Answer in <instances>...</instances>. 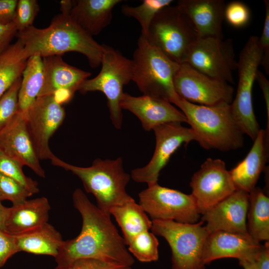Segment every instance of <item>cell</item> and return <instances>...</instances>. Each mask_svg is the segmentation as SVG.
Instances as JSON below:
<instances>
[{
    "instance_id": "obj_1",
    "label": "cell",
    "mask_w": 269,
    "mask_h": 269,
    "mask_svg": "<svg viewBox=\"0 0 269 269\" xmlns=\"http://www.w3.org/2000/svg\"><path fill=\"white\" fill-rule=\"evenodd\" d=\"M73 203L82 217V226L75 238L63 242L55 258L57 265L81 258H93L131 267L134 259L111 219V215L93 204L80 189L73 193Z\"/></svg>"
},
{
    "instance_id": "obj_2",
    "label": "cell",
    "mask_w": 269,
    "mask_h": 269,
    "mask_svg": "<svg viewBox=\"0 0 269 269\" xmlns=\"http://www.w3.org/2000/svg\"><path fill=\"white\" fill-rule=\"evenodd\" d=\"M16 36L23 45L24 59L34 55L44 57L76 52L86 57L91 67L101 65L103 44L95 40L71 18L69 13L57 14L46 28L32 25L17 32Z\"/></svg>"
},
{
    "instance_id": "obj_3",
    "label": "cell",
    "mask_w": 269,
    "mask_h": 269,
    "mask_svg": "<svg viewBox=\"0 0 269 269\" xmlns=\"http://www.w3.org/2000/svg\"><path fill=\"white\" fill-rule=\"evenodd\" d=\"M230 104L204 106L180 97L174 104L186 117L200 146L225 151L241 148L244 143V134L233 117Z\"/></svg>"
},
{
    "instance_id": "obj_4",
    "label": "cell",
    "mask_w": 269,
    "mask_h": 269,
    "mask_svg": "<svg viewBox=\"0 0 269 269\" xmlns=\"http://www.w3.org/2000/svg\"><path fill=\"white\" fill-rule=\"evenodd\" d=\"M53 165L71 171L81 180L85 191L96 198L97 207L110 215V210L132 198L126 191L131 176L123 167L121 157L115 159H96L89 167H80L65 162L55 156Z\"/></svg>"
},
{
    "instance_id": "obj_5",
    "label": "cell",
    "mask_w": 269,
    "mask_h": 269,
    "mask_svg": "<svg viewBox=\"0 0 269 269\" xmlns=\"http://www.w3.org/2000/svg\"><path fill=\"white\" fill-rule=\"evenodd\" d=\"M132 60V81L143 95L175 104L179 98L173 79L179 64L168 58L140 35Z\"/></svg>"
},
{
    "instance_id": "obj_6",
    "label": "cell",
    "mask_w": 269,
    "mask_h": 269,
    "mask_svg": "<svg viewBox=\"0 0 269 269\" xmlns=\"http://www.w3.org/2000/svg\"><path fill=\"white\" fill-rule=\"evenodd\" d=\"M101 69L94 78L87 79L79 86L81 94L100 91L106 96L110 119L117 129L123 123L120 102L124 93L123 88L132 80L133 62L119 50L103 44Z\"/></svg>"
},
{
    "instance_id": "obj_7",
    "label": "cell",
    "mask_w": 269,
    "mask_h": 269,
    "mask_svg": "<svg viewBox=\"0 0 269 269\" xmlns=\"http://www.w3.org/2000/svg\"><path fill=\"white\" fill-rule=\"evenodd\" d=\"M146 38L168 58L180 64L199 36L178 6L169 5L156 14Z\"/></svg>"
},
{
    "instance_id": "obj_8",
    "label": "cell",
    "mask_w": 269,
    "mask_h": 269,
    "mask_svg": "<svg viewBox=\"0 0 269 269\" xmlns=\"http://www.w3.org/2000/svg\"><path fill=\"white\" fill-rule=\"evenodd\" d=\"M203 223L152 220L151 232L164 238L171 249V269H205L203 251L209 234Z\"/></svg>"
},
{
    "instance_id": "obj_9",
    "label": "cell",
    "mask_w": 269,
    "mask_h": 269,
    "mask_svg": "<svg viewBox=\"0 0 269 269\" xmlns=\"http://www.w3.org/2000/svg\"><path fill=\"white\" fill-rule=\"evenodd\" d=\"M258 38L256 36H250L240 52L237 61L238 88L235 98L230 104L234 120L243 133L253 141L261 130L252 101L253 87L262 58Z\"/></svg>"
},
{
    "instance_id": "obj_10",
    "label": "cell",
    "mask_w": 269,
    "mask_h": 269,
    "mask_svg": "<svg viewBox=\"0 0 269 269\" xmlns=\"http://www.w3.org/2000/svg\"><path fill=\"white\" fill-rule=\"evenodd\" d=\"M139 204L153 220L193 224L200 217L192 194L159 185L148 186L138 194Z\"/></svg>"
},
{
    "instance_id": "obj_11",
    "label": "cell",
    "mask_w": 269,
    "mask_h": 269,
    "mask_svg": "<svg viewBox=\"0 0 269 269\" xmlns=\"http://www.w3.org/2000/svg\"><path fill=\"white\" fill-rule=\"evenodd\" d=\"M184 63L211 78L234 83L233 74L238 62L231 39L199 37Z\"/></svg>"
},
{
    "instance_id": "obj_12",
    "label": "cell",
    "mask_w": 269,
    "mask_h": 269,
    "mask_svg": "<svg viewBox=\"0 0 269 269\" xmlns=\"http://www.w3.org/2000/svg\"><path fill=\"white\" fill-rule=\"evenodd\" d=\"M152 130L156 144L151 159L145 166L132 170L130 175L134 181L146 183L147 186L157 183L160 172L179 147L192 140L198 141L192 129L183 127L179 122L163 124Z\"/></svg>"
},
{
    "instance_id": "obj_13",
    "label": "cell",
    "mask_w": 269,
    "mask_h": 269,
    "mask_svg": "<svg viewBox=\"0 0 269 269\" xmlns=\"http://www.w3.org/2000/svg\"><path fill=\"white\" fill-rule=\"evenodd\" d=\"M26 127L39 159L52 160L56 156L49 139L62 124L65 111L54 95L38 97L23 112Z\"/></svg>"
},
{
    "instance_id": "obj_14",
    "label": "cell",
    "mask_w": 269,
    "mask_h": 269,
    "mask_svg": "<svg viewBox=\"0 0 269 269\" xmlns=\"http://www.w3.org/2000/svg\"><path fill=\"white\" fill-rule=\"evenodd\" d=\"M176 94L193 104L212 106L231 104L234 89L228 83L211 78L186 63L179 65L173 79Z\"/></svg>"
},
{
    "instance_id": "obj_15",
    "label": "cell",
    "mask_w": 269,
    "mask_h": 269,
    "mask_svg": "<svg viewBox=\"0 0 269 269\" xmlns=\"http://www.w3.org/2000/svg\"><path fill=\"white\" fill-rule=\"evenodd\" d=\"M190 186L201 215L236 190L224 161L211 158L193 175Z\"/></svg>"
},
{
    "instance_id": "obj_16",
    "label": "cell",
    "mask_w": 269,
    "mask_h": 269,
    "mask_svg": "<svg viewBox=\"0 0 269 269\" xmlns=\"http://www.w3.org/2000/svg\"><path fill=\"white\" fill-rule=\"evenodd\" d=\"M42 58L43 82L38 97L52 95L61 104L67 103L72 99L80 84L91 75L90 72L65 62L62 55Z\"/></svg>"
},
{
    "instance_id": "obj_17",
    "label": "cell",
    "mask_w": 269,
    "mask_h": 269,
    "mask_svg": "<svg viewBox=\"0 0 269 269\" xmlns=\"http://www.w3.org/2000/svg\"><path fill=\"white\" fill-rule=\"evenodd\" d=\"M249 193L236 190L202 215L209 234L218 231L248 234L247 216Z\"/></svg>"
},
{
    "instance_id": "obj_18",
    "label": "cell",
    "mask_w": 269,
    "mask_h": 269,
    "mask_svg": "<svg viewBox=\"0 0 269 269\" xmlns=\"http://www.w3.org/2000/svg\"><path fill=\"white\" fill-rule=\"evenodd\" d=\"M0 149L22 167L27 166L38 176L45 177L28 131L23 112L18 110L0 131Z\"/></svg>"
},
{
    "instance_id": "obj_19",
    "label": "cell",
    "mask_w": 269,
    "mask_h": 269,
    "mask_svg": "<svg viewBox=\"0 0 269 269\" xmlns=\"http://www.w3.org/2000/svg\"><path fill=\"white\" fill-rule=\"evenodd\" d=\"M262 247L249 234L218 231L210 233L205 241L203 261L205 265L222 258L253 261Z\"/></svg>"
},
{
    "instance_id": "obj_20",
    "label": "cell",
    "mask_w": 269,
    "mask_h": 269,
    "mask_svg": "<svg viewBox=\"0 0 269 269\" xmlns=\"http://www.w3.org/2000/svg\"><path fill=\"white\" fill-rule=\"evenodd\" d=\"M120 106L122 109L129 111L135 115L146 131L167 123H187L183 113L163 99L144 95L133 96L124 92Z\"/></svg>"
},
{
    "instance_id": "obj_21",
    "label": "cell",
    "mask_w": 269,
    "mask_h": 269,
    "mask_svg": "<svg viewBox=\"0 0 269 269\" xmlns=\"http://www.w3.org/2000/svg\"><path fill=\"white\" fill-rule=\"evenodd\" d=\"M177 5L190 20L199 37L224 38V0H179Z\"/></svg>"
},
{
    "instance_id": "obj_22",
    "label": "cell",
    "mask_w": 269,
    "mask_h": 269,
    "mask_svg": "<svg viewBox=\"0 0 269 269\" xmlns=\"http://www.w3.org/2000/svg\"><path fill=\"white\" fill-rule=\"evenodd\" d=\"M245 158L229 171L236 190L249 193L256 187L269 159V138L261 129Z\"/></svg>"
},
{
    "instance_id": "obj_23",
    "label": "cell",
    "mask_w": 269,
    "mask_h": 269,
    "mask_svg": "<svg viewBox=\"0 0 269 269\" xmlns=\"http://www.w3.org/2000/svg\"><path fill=\"white\" fill-rule=\"evenodd\" d=\"M50 205L44 197L27 200L8 207L2 230L16 236L38 228L48 223Z\"/></svg>"
},
{
    "instance_id": "obj_24",
    "label": "cell",
    "mask_w": 269,
    "mask_h": 269,
    "mask_svg": "<svg viewBox=\"0 0 269 269\" xmlns=\"http://www.w3.org/2000/svg\"><path fill=\"white\" fill-rule=\"evenodd\" d=\"M73 2L69 15L92 36L97 35L112 21L113 8L121 0H78Z\"/></svg>"
},
{
    "instance_id": "obj_25",
    "label": "cell",
    "mask_w": 269,
    "mask_h": 269,
    "mask_svg": "<svg viewBox=\"0 0 269 269\" xmlns=\"http://www.w3.org/2000/svg\"><path fill=\"white\" fill-rule=\"evenodd\" d=\"M19 252L56 258L64 241L61 234L51 224L43 225L14 236Z\"/></svg>"
},
{
    "instance_id": "obj_26",
    "label": "cell",
    "mask_w": 269,
    "mask_h": 269,
    "mask_svg": "<svg viewBox=\"0 0 269 269\" xmlns=\"http://www.w3.org/2000/svg\"><path fill=\"white\" fill-rule=\"evenodd\" d=\"M110 214L115 218L121 228L126 245L137 234L149 231L152 226V220L133 198L113 207Z\"/></svg>"
},
{
    "instance_id": "obj_27",
    "label": "cell",
    "mask_w": 269,
    "mask_h": 269,
    "mask_svg": "<svg viewBox=\"0 0 269 269\" xmlns=\"http://www.w3.org/2000/svg\"><path fill=\"white\" fill-rule=\"evenodd\" d=\"M247 227L249 235L260 242L269 240V198L255 187L249 193Z\"/></svg>"
},
{
    "instance_id": "obj_28",
    "label": "cell",
    "mask_w": 269,
    "mask_h": 269,
    "mask_svg": "<svg viewBox=\"0 0 269 269\" xmlns=\"http://www.w3.org/2000/svg\"><path fill=\"white\" fill-rule=\"evenodd\" d=\"M43 82L42 58L34 55L27 59L18 95V110L25 112L37 98Z\"/></svg>"
},
{
    "instance_id": "obj_29",
    "label": "cell",
    "mask_w": 269,
    "mask_h": 269,
    "mask_svg": "<svg viewBox=\"0 0 269 269\" xmlns=\"http://www.w3.org/2000/svg\"><path fill=\"white\" fill-rule=\"evenodd\" d=\"M22 49L17 39L0 55V98L21 77L27 62L22 56Z\"/></svg>"
},
{
    "instance_id": "obj_30",
    "label": "cell",
    "mask_w": 269,
    "mask_h": 269,
    "mask_svg": "<svg viewBox=\"0 0 269 269\" xmlns=\"http://www.w3.org/2000/svg\"><path fill=\"white\" fill-rule=\"evenodd\" d=\"M171 0H144L139 5H123L121 11L126 16L133 17L139 23L141 35L146 37L149 26L156 14L162 8L170 5Z\"/></svg>"
},
{
    "instance_id": "obj_31",
    "label": "cell",
    "mask_w": 269,
    "mask_h": 269,
    "mask_svg": "<svg viewBox=\"0 0 269 269\" xmlns=\"http://www.w3.org/2000/svg\"><path fill=\"white\" fill-rule=\"evenodd\" d=\"M158 245L159 242L155 235L149 231L137 234L127 245L130 253L142 263L158 260Z\"/></svg>"
},
{
    "instance_id": "obj_32",
    "label": "cell",
    "mask_w": 269,
    "mask_h": 269,
    "mask_svg": "<svg viewBox=\"0 0 269 269\" xmlns=\"http://www.w3.org/2000/svg\"><path fill=\"white\" fill-rule=\"evenodd\" d=\"M0 173L18 181L33 194L39 191L37 181L26 176L23 172L22 166L0 149Z\"/></svg>"
},
{
    "instance_id": "obj_33",
    "label": "cell",
    "mask_w": 269,
    "mask_h": 269,
    "mask_svg": "<svg viewBox=\"0 0 269 269\" xmlns=\"http://www.w3.org/2000/svg\"><path fill=\"white\" fill-rule=\"evenodd\" d=\"M21 77L18 79L0 98V131L18 111V95Z\"/></svg>"
},
{
    "instance_id": "obj_34",
    "label": "cell",
    "mask_w": 269,
    "mask_h": 269,
    "mask_svg": "<svg viewBox=\"0 0 269 269\" xmlns=\"http://www.w3.org/2000/svg\"><path fill=\"white\" fill-rule=\"evenodd\" d=\"M33 194L15 180L0 173V201L9 200L12 205L21 204Z\"/></svg>"
},
{
    "instance_id": "obj_35",
    "label": "cell",
    "mask_w": 269,
    "mask_h": 269,
    "mask_svg": "<svg viewBox=\"0 0 269 269\" xmlns=\"http://www.w3.org/2000/svg\"><path fill=\"white\" fill-rule=\"evenodd\" d=\"M39 5L36 0H18L13 22L17 32L21 31L33 25L39 10Z\"/></svg>"
},
{
    "instance_id": "obj_36",
    "label": "cell",
    "mask_w": 269,
    "mask_h": 269,
    "mask_svg": "<svg viewBox=\"0 0 269 269\" xmlns=\"http://www.w3.org/2000/svg\"><path fill=\"white\" fill-rule=\"evenodd\" d=\"M224 17L228 22L235 27L246 25L250 18V11L244 3L234 1L225 7Z\"/></svg>"
},
{
    "instance_id": "obj_37",
    "label": "cell",
    "mask_w": 269,
    "mask_h": 269,
    "mask_svg": "<svg viewBox=\"0 0 269 269\" xmlns=\"http://www.w3.org/2000/svg\"><path fill=\"white\" fill-rule=\"evenodd\" d=\"M54 269H132L130 267L118 265L93 258H81L68 264L57 265Z\"/></svg>"
},
{
    "instance_id": "obj_38",
    "label": "cell",
    "mask_w": 269,
    "mask_h": 269,
    "mask_svg": "<svg viewBox=\"0 0 269 269\" xmlns=\"http://www.w3.org/2000/svg\"><path fill=\"white\" fill-rule=\"evenodd\" d=\"M265 18L264 27L260 38H258L259 47L262 52L261 65L266 73L269 74V1L264 0Z\"/></svg>"
},
{
    "instance_id": "obj_39",
    "label": "cell",
    "mask_w": 269,
    "mask_h": 269,
    "mask_svg": "<svg viewBox=\"0 0 269 269\" xmlns=\"http://www.w3.org/2000/svg\"><path fill=\"white\" fill-rule=\"evenodd\" d=\"M18 252L14 236L0 229V268Z\"/></svg>"
},
{
    "instance_id": "obj_40",
    "label": "cell",
    "mask_w": 269,
    "mask_h": 269,
    "mask_svg": "<svg viewBox=\"0 0 269 269\" xmlns=\"http://www.w3.org/2000/svg\"><path fill=\"white\" fill-rule=\"evenodd\" d=\"M17 30L13 22L0 24V55L10 45V42L16 35Z\"/></svg>"
},
{
    "instance_id": "obj_41",
    "label": "cell",
    "mask_w": 269,
    "mask_h": 269,
    "mask_svg": "<svg viewBox=\"0 0 269 269\" xmlns=\"http://www.w3.org/2000/svg\"><path fill=\"white\" fill-rule=\"evenodd\" d=\"M17 0H0V24L13 21Z\"/></svg>"
},
{
    "instance_id": "obj_42",
    "label": "cell",
    "mask_w": 269,
    "mask_h": 269,
    "mask_svg": "<svg viewBox=\"0 0 269 269\" xmlns=\"http://www.w3.org/2000/svg\"><path fill=\"white\" fill-rule=\"evenodd\" d=\"M256 80L259 84L265 101L268 122L267 129L265 131L267 136L269 137V82L265 75L259 70L256 73Z\"/></svg>"
},
{
    "instance_id": "obj_43",
    "label": "cell",
    "mask_w": 269,
    "mask_h": 269,
    "mask_svg": "<svg viewBox=\"0 0 269 269\" xmlns=\"http://www.w3.org/2000/svg\"><path fill=\"white\" fill-rule=\"evenodd\" d=\"M260 269H269V243L266 241L252 261Z\"/></svg>"
},
{
    "instance_id": "obj_44",
    "label": "cell",
    "mask_w": 269,
    "mask_h": 269,
    "mask_svg": "<svg viewBox=\"0 0 269 269\" xmlns=\"http://www.w3.org/2000/svg\"><path fill=\"white\" fill-rule=\"evenodd\" d=\"M239 264L244 269H260L252 261H239Z\"/></svg>"
},
{
    "instance_id": "obj_45",
    "label": "cell",
    "mask_w": 269,
    "mask_h": 269,
    "mask_svg": "<svg viewBox=\"0 0 269 269\" xmlns=\"http://www.w3.org/2000/svg\"><path fill=\"white\" fill-rule=\"evenodd\" d=\"M0 201V229L2 230L3 223L6 217L8 207L3 206Z\"/></svg>"
}]
</instances>
